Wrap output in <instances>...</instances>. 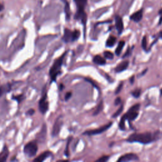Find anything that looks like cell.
I'll use <instances>...</instances> for the list:
<instances>
[{
    "label": "cell",
    "mask_w": 162,
    "mask_h": 162,
    "mask_svg": "<svg viewBox=\"0 0 162 162\" xmlns=\"http://www.w3.org/2000/svg\"><path fill=\"white\" fill-rule=\"evenodd\" d=\"M158 138H159V132L157 131L153 133H134L130 135L126 141L129 143H139L147 144L157 141Z\"/></svg>",
    "instance_id": "6da1fadb"
},
{
    "label": "cell",
    "mask_w": 162,
    "mask_h": 162,
    "mask_svg": "<svg viewBox=\"0 0 162 162\" xmlns=\"http://www.w3.org/2000/svg\"><path fill=\"white\" fill-rule=\"evenodd\" d=\"M141 107V105L139 103H137L133 107H131L129 109L127 113H125L123 116L122 117L120 121L119 122L118 127L121 131L125 130V120H128L129 122H131L136 119L139 115V110Z\"/></svg>",
    "instance_id": "7a4b0ae2"
},
{
    "label": "cell",
    "mask_w": 162,
    "mask_h": 162,
    "mask_svg": "<svg viewBox=\"0 0 162 162\" xmlns=\"http://www.w3.org/2000/svg\"><path fill=\"white\" fill-rule=\"evenodd\" d=\"M77 7V11L74 16V18L77 21H80L84 27L85 32V27L87 21V15L85 12V8L87 5V0H74Z\"/></svg>",
    "instance_id": "3957f363"
},
{
    "label": "cell",
    "mask_w": 162,
    "mask_h": 162,
    "mask_svg": "<svg viewBox=\"0 0 162 162\" xmlns=\"http://www.w3.org/2000/svg\"><path fill=\"white\" fill-rule=\"evenodd\" d=\"M67 53V52H65L60 57L55 59L54 64H53L51 68L49 70V76H50L51 82H55L57 81V77L61 74V68Z\"/></svg>",
    "instance_id": "277c9868"
},
{
    "label": "cell",
    "mask_w": 162,
    "mask_h": 162,
    "mask_svg": "<svg viewBox=\"0 0 162 162\" xmlns=\"http://www.w3.org/2000/svg\"><path fill=\"white\" fill-rule=\"evenodd\" d=\"M81 32L79 30H75L72 31L71 30L65 28L64 29V34L62 37V40L65 43H68L70 42H74L77 41L80 37Z\"/></svg>",
    "instance_id": "5b68a950"
},
{
    "label": "cell",
    "mask_w": 162,
    "mask_h": 162,
    "mask_svg": "<svg viewBox=\"0 0 162 162\" xmlns=\"http://www.w3.org/2000/svg\"><path fill=\"white\" fill-rule=\"evenodd\" d=\"M38 150V146L36 141L29 142L27 144H25L24 148V154L29 158H32L36 156Z\"/></svg>",
    "instance_id": "8992f818"
},
{
    "label": "cell",
    "mask_w": 162,
    "mask_h": 162,
    "mask_svg": "<svg viewBox=\"0 0 162 162\" xmlns=\"http://www.w3.org/2000/svg\"><path fill=\"white\" fill-rule=\"evenodd\" d=\"M42 93H43L42 96L39 102V110L42 114L44 115L49 109V103L47 100V92H46V87H44Z\"/></svg>",
    "instance_id": "52a82bcc"
},
{
    "label": "cell",
    "mask_w": 162,
    "mask_h": 162,
    "mask_svg": "<svg viewBox=\"0 0 162 162\" xmlns=\"http://www.w3.org/2000/svg\"><path fill=\"white\" fill-rule=\"evenodd\" d=\"M112 122H110L107 124H106L103 126H102L100 128H97V129H91V130H87L85 131L84 133H83L84 135H98V134H100L105 133L106 131H107L108 129H110L111 127V126L112 125Z\"/></svg>",
    "instance_id": "ba28073f"
},
{
    "label": "cell",
    "mask_w": 162,
    "mask_h": 162,
    "mask_svg": "<svg viewBox=\"0 0 162 162\" xmlns=\"http://www.w3.org/2000/svg\"><path fill=\"white\" fill-rule=\"evenodd\" d=\"M139 158L137 157V154L135 153H127L124 155H122L119 159L117 160L118 162H127V161H139Z\"/></svg>",
    "instance_id": "9c48e42d"
},
{
    "label": "cell",
    "mask_w": 162,
    "mask_h": 162,
    "mask_svg": "<svg viewBox=\"0 0 162 162\" xmlns=\"http://www.w3.org/2000/svg\"><path fill=\"white\" fill-rule=\"evenodd\" d=\"M62 125H63L62 117L60 116L57 119V120H56L55 122V124L53 125V131H52L53 136L55 137L59 134Z\"/></svg>",
    "instance_id": "30bf717a"
},
{
    "label": "cell",
    "mask_w": 162,
    "mask_h": 162,
    "mask_svg": "<svg viewBox=\"0 0 162 162\" xmlns=\"http://www.w3.org/2000/svg\"><path fill=\"white\" fill-rule=\"evenodd\" d=\"M115 27L118 31V34H121L124 31V23L121 16L119 15L115 16Z\"/></svg>",
    "instance_id": "8fae6325"
},
{
    "label": "cell",
    "mask_w": 162,
    "mask_h": 162,
    "mask_svg": "<svg viewBox=\"0 0 162 162\" xmlns=\"http://www.w3.org/2000/svg\"><path fill=\"white\" fill-rule=\"evenodd\" d=\"M129 65V62L127 60L125 61H122L120 64H118L117 66L115 68V71L117 73H120V72H124V70H126L128 68Z\"/></svg>",
    "instance_id": "7c38bea8"
},
{
    "label": "cell",
    "mask_w": 162,
    "mask_h": 162,
    "mask_svg": "<svg viewBox=\"0 0 162 162\" xmlns=\"http://www.w3.org/2000/svg\"><path fill=\"white\" fill-rule=\"evenodd\" d=\"M143 10H140L134 13L133 14H132L130 16V19L131 21H133L135 22H140L142 18H143Z\"/></svg>",
    "instance_id": "4fadbf2b"
},
{
    "label": "cell",
    "mask_w": 162,
    "mask_h": 162,
    "mask_svg": "<svg viewBox=\"0 0 162 162\" xmlns=\"http://www.w3.org/2000/svg\"><path fill=\"white\" fill-rule=\"evenodd\" d=\"M63 2L64 3V12L65 14V18L66 21H69L70 19L71 16V12H70V5H69L67 0H62Z\"/></svg>",
    "instance_id": "5bb4252c"
},
{
    "label": "cell",
    "mask_w": 162,
    "mask_h": 162,
    "mask_svg": "<svg viewBox=\"0 0 162 162\" xmlns=\"http://www.w3.org/2000/svg\"><path fill=\"white\" fill-rule=\"evenodd\" d=\"M51 154H52V153H51V151H44L43 153L41 154L38 157L35 158V159L34 160V161H37V162L43 161L46 159H47L48 158L50 157Z\"/></svg>",
    "instance_id": "9a60e30c"
},
{
    "label": "cell",
    "mask_w": 162,
    "mask_h": 162,
    "mask_svg": "<svg viewBox=\"0 0 162 162\" xmlns=\"http://www.w3.org/2000/svg\"><path fill=\"white\" fill-rule=\"evenodd\" d=\"M9 155V151L6 146L3 147V150L0 153V162H5L7 160Z\"/></svg>",
    "instance_id": "2e32d148"
},
{
    "label": "cell",
    "mask_w": 162,
    "mask_h": 162,
    "mask_svg": "<svg viewBox=\"0 0 162 162\" xmlns=\"http://www.w3.org/2000/svg\"><path fill=\"white\" fill-rule=\"evenodd\" d=\"M92 61L95 64H96L98 65H105L107 64V62H106V59L102 57L100 55H96L95 57L93 58Z\"/></svg>",
    "instance_id": "e0dca14e"
},
{
    "label": "cell",
    "mask_w": 162,
    "mask_h": 162,
    "mask_svg": "<svg viewBox=\"0 0 162 162\" xmlns=\"http://www.w3.org/2000/svg\"><path fill=\"white\" fill-rule=\"evenodd\" d=\"M11 90V85L10 84H6L0 86V97H1L3 94L10 92Z\"/></svg>",
    "instance_id": "ac0fdd59"
},
{
    "label": "cell",
    "mask_w": 162,
    "mask_h": 162,
    "mask_svg": "<svg viewBox=\"0 0 162 162\" xmlns=\"http://www.w3.org/2000/svg\"><path fill=\"white\" fill-rule=\"evenodd\" d=\"M117 42V38L113 36H110L109 37L107 41H106V46L109 48H111L116 44Z\"/></svg>",
    "instance_id": "d6986e66"
},
{
    "label": "cell",
    "mask_w": 162,
    "mask_h": 162,
    "mask_svg": "<svg viewBox=\"0 0 162 162\" xmlns=\"http://www.w3.org/2000/svg\"><path fill=\"white\" fill-rule=\"evenodd\" d=\"M125 42L124 41H120L118 42L117 47L116 49H115V54H116L117 56H120V55L121 54L122 49H123L124 46H125Z\"/></svg>",
    "instance_id": "ffe728a7"
},
{
    "label": "cell",
    "mask_w": 162,
    "mask_h": 162,
    "mask_svg": "<svg viewBox=\"0 0 162 162\" xmlns=\"http://www.w3.org/2000/svg\"><path fill=\"white\" fill-rule=\"evenodd\" d=\"M103 110V100H101L100 101V103L97 106V107L96 108V110H94L92 115H93V116H96V115H98V114H100Z\"/></svg>",
    "instance_id": "44dd1931"
},
{
    "label": "cell",
    "mask_w": 162,
    "mask_h": 162,
    "mask_svg": "<svg viewBox=\"0 0 162 162\" xmlns=\"http://www.w3.org/2000/svg\"><path fill=\"white\" fill-rule=\"evenodd\" d=\"M141 94V89L139 88H137L136 89H135V90L131 92V94L133 95V96L135 98H138L140 97Z\"/></svg>",
    "instance_id": "7402d4cb"
},
{
    "label": "cell",
    "mask_w": 162,
    "mask_h": 162,
    "mask_svg": "<svg viewBox=\"0 0 162 162\" xmlns=\"http://www.w3.org/2000/svg\"><path fill=\"white\" fill-rule=\"evenodd\" d=\"M72 140V137H70L68 138V139L67 141V145H66V148H65V154L66 157H68L70 156V153H69V145H70V143L71 141Z\"/></svg>",
    "instance_id": "603a6c76"
},
{
    "label": "cell",
    "mask_w": 162,
    "mask_h": 162,
    "mask_svg": "<svg viewBox=\"0 0 162 162\" xmlns=\"http://www.w3.org/2000/svg\"><path fill=\"white\" fill-rule=\"evenodd\" d=\"M123 110H124V105L122 104L120 107H119V108L117 110V111L115 112V113L113 115H112V118H115L118 117L119 115H120L122 113V112L123 111Z\"/></svg>",
    "instance_id": "cb8c5ba5"
},
{
    "label": "cell",
    "mask_w": 162,
    "mask_h": 162,
    "mask_svg": "<svg viewBox=\"0 0 162 162\" xmlns=\"http://www.w3.org/2000/svg\"><path fill=\"white\" fill-rule=\"evenodd\" d=\"M46 125L44 124L43 127L42 128V130L40 133V137H39V139L41 140L42 139L43 140L45 139V137H46Z\"/></svg>",
    "instance_id": "d4e9b609"
},
{
    "label": "cell",
    "mask_w": 162,
    "mask_h": 162,
    "mask_svg": "<svg viewBox=\"0 0 162 162\" xmlns=\"http://www.w3.org/2000/svg\"><path fill=\"white\" fill-rule=\"evenodd\" d=\"M103 55H104L105 58L108 59H112L114 58V55L113 54V53H111V51H105L103 52Z\"/></svg>",
    "instance_id": "484cf974"
},
{
    "label": "cell",
    "mask_w": 162,
    "mask_h": 162,
    "mask_svg": "<svg viewBox=\"0 0 162 162\" xmlns=\"http://www.w3.org/2000/svg\"><path fill=\"white\" fill-rule=\"evenodd\" d=\"M24 98H25V96H24V94L18 95V96H13V98H12L13 100H16V101L18 102V103H21L22 101H23V100H24Z\"/></svg>",
    "instance_id": "4316f807"
},
{
    "label": "cell",
    "mask_w": 162,
    "mask_h": 162,
    "mask_svg": "<svg viewBox=\"0 0 162 162\" xmlns=\"http://www.w3.org/2000/svg\"><path fill=\"white\" fill-rule=\"evenodd\" d=\"M84 79L85 80V81H87V82H89V83H90L94 87L96 88L97 89H98V90H100V87H98V85H97V84L96 83V82H95L94 81H92L91 79L85 77V78H84Z\"/></svg>",
    "instance_id": "83f0119b"
},
{
    "label": "cell",
    "mask_w": 162,
    "mask_h": 162,
    "mask_svg": "<svg viewBox=\"0 0 162 162\" xmlns=\"http://www.w3.org/2000/svg\"><path fill=\"white\" fill-rule=\"evenodd\" d=\"M141 46L142 48L144 49V51H147V38L146 36H144L142 39L141 42Z\"/></svg>",
    "instance_id": "f1b7e54d"
},
{
    "label": "cell",
    "mask_w": 162,
    "mask_h": 162,
    "mask_svg": "<svg viewBox=\"0 0 162 162\" xmlns=\"http://www.w3.org/2000/svg\"><path fill=\"white\" fill-rule=\"evenodd\" d=\"M133 48H134V46H133V47H132V48H131L130 47H129L127 48L126 52L125 53V54L123 56V58H124L125 57H129V56L131 55V53H132V51H133Z\"/></svg>",
    "instance_id": "f546056e"
},
{
    "label": "cell",
    "mask_w": 162,
    "mask_h": 162,
    "mask_svg": "<svg viewBox=\"0 0 162 162\" xmlns=\"http://www.w3.org/2000/svg\"><path fill=\"white\" fill-rule=\"evenodd\" d=\"M109 158H110V157L109 156H103L100 158L98 159L96 161V162H106L109 160Z\"/></svg>",
    "instance_id": "4dcf8cb0"
},
{
    "label": "cell",
    "mask_w": 162,
    "mask_h": 162,
    "mask_svg": "<svg viewBox=\"0 0 162 162\" xmlns=\"http://www.w3.org/2000/svg\"><path fill=\"white\" fill-rule=\"evenodd\" d=\"M123 85H124V83L122 82L121 83L118 85V87H117V89H115V94H118V93H120L121 90L122 89V87H123Z\"/></svg>",
    "instance_id": "1f68e13d"
},
{
    "label": "cell",
    "mask_w": 162,
    "mask_h": 162,
    "mask_svg": "<svg viewBox=\"0 0 162 162\" xmlns=\"http://www.w3.org/2000/svg\"><path fill=\"white\" fill-rule=\"evenodd\" d=\"M72 93L71 92H68L66 93L65 96V101H68L70 99V98L72 97Z\"/></svg>",
    "instance_id": "d6a6232c"
},
{
    "label": "cell",
    "mask_w": 162,
    "mask_h": 162,
    "mask_svg": "<svg viewBox=\"0 0 162 162\" xmlns=\"http://www.w3.org/2000/svg\"><path fill=\"white\" fill-rule=\"evenodd\" d=\"M121 102H122V100H121V98L120 97H118L115 100V101H114V105L115 106H118L120 105L121 103Z\"/></svg>",
    "instance_id": "836d02e7"
},
{
    "label": "cell",
    "mask_w": 162,
    "mask_h": 162,
    "mask_svg": "<svg viewBox=\"0 0 162 162\" xmlns=\"http://www.w3.org/2000/svg\"><path fill=\"white\" fill-rule=\"evenodd\" d=\"M34 113H35V110H34V109H30V110H29L27 111L26 115H29V116H32V115H33Z\"/></svg>",
    "instance_id": "e575fe53"
},
{
    "label": "cell",
    "mask_w": 162,
    "mask_h": 162,
    "mask_svg": "<svg viewBox=\"0 0 162 162\" xmlns=\"http://www.w3.org/2000/svg\"><path fill=\"white\" fill-rule=\"evenodd\" d=\"M134 80H135V76H134V75L131 76V77H130V79H129V81H130V82H131V84H134Z\"/></svg>",
    "instance_id": "d590c367"
},
{
    "label": "cell",
    "mask_w": 162,
    "mask_h": 162,
    "mask_svg": "<svg viewBox=\"0 0 162 162\" xmlns=\"http://www.w3.org/2000/svg\"><path fill=\"white\" fill-rule=\"evenodd\" d=\"M159 15H160V18L159 21V24H162V9H161L159 11Z\"/></svg>",
    "instance_id": "8d00e7d4"
},
{
    "label": "cell",
    "mask_w": 162,
    "mask_h": 162,
    "mask_svg": "<svg viewBox=\"0 0 162 162\" xmlns=\"http://www.w3.org/2000/svg\"><path fill=\"white\" fill-rule=\"evenodd\" d=\"M4 9H5L4 5H3V3H1V2H0V12H2Z\"/></svg>",
    "instance_id": "74e56055"
},
{
    "label": "cell",
    "mask_w": 162,
    "mask_h": 162,
    "mask_svg": "<svg viewBox=\"0 0 162 162\" xmlns=\"http://www.w3.org/2000/svg\"><path fill=\"white\" fill-rule=\"evenodd\" d=\"M64 89V85H63V84H60L59 85V91H62L63 89Z\"/></svg>",
    "instance_id": "f35d334b"
},
{
    "label": "cell",
    "mask_w": 162,
    "mask_h": 162,
    "mask_svg": "<svg viewBox=\"0 0 162 162\" xmlns=\"http://www.w3.org/2000/svg\"><path fill=\"white\" fill-rule=\"evenodd\" d=\"M146 72H147V69H146V70H144V71L143 72V73L141 74V75H143L144 74H146Z\"/></svg>",
    "instance_id": "ab89813d"
},
{
    "label": "cell",
    "mask_w": 162,
    "mask_h": 162,
    "mask_svg": "<svg viewBox=\"0 0 162 162\" xmlns=\"http://www.w3.org/2000/svg\"><path fill=\"white\" fill-rule=\"evenodd\" d=\"M159 38H161L162 39V31H161L160 32V35H159Z\"/></svg>",
    "instance_id": "60d3db41"
},
{
    "label": "cell",
    "mask_w": 162,
    "mask_h": 162,
    "mask_svg": "<svg viewBox=\"0 0 162 162\" xmlns=\"http://www.w3.org/2000/svg\"><path fill=\"white\" fill-rule=\"evenodd\" d=\"M160 95L162 96V88L161 89V90H160Z\"/></svg>",
    "instance_id": "b9f144b4"
}]
</instances>
